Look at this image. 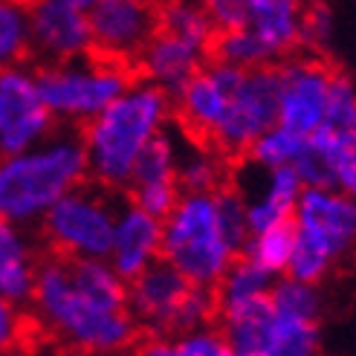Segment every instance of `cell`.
Segmentation results:
<instances>
[{"instance_id":"1","label":"cell","mask_w":356,"mask_h":356,"mask_svg":"<svg viewBox=\"0 0 356 356\" xmlns=\"http://www.w3.org/2000/svg\"><path fill=\"white\" fill-rule=\"evenodd\" d=\"M32 301L47 330L61 336L70 345V353L79 356L128 350L142 333L128 307L113 310L87 298L70 281L67 266L56 252H41L35 261Z\"/></svg>"},{"instance_id":"2","label":"cell","mask_w":356,"mask_h":356,"mask_svg":"<svg viewBox=\"0 0 356 356\" xmlns=\"http://www.w3.org/2000/svg\"><path fill=\"white\" fill-rule=\"evenodd\" d=\"M171 119V99L151 84H136L111 102L99 116L79 124L87 154V177L93 183L124 191L145 142Z\"/></svg>"},{"instance_id":"3","label":"cell","mask_w":356,"mask_h":356,"mask_svg":"<svg viewBox=\"0 0 356 356\" xmlns=\"http://www.w3.org/2000/svg\"><path fill=\"white\" fill-rule=\"evenodd\" d=\"M87 180V154L79 134L44 148L0 159V220L44 218L67 191Z\"/></svg>"},{"instance_id":"4","label":"cell","mask_w":356,"mask_h":356,"mask_svg":"<svg viewBox=\"0 0 356 356\" xmlns=\"http://www.w3.org/2000/svg\"><path fill=\"white\" fill-rule=\"evenodd\" d=\"M296 246L287 275L305 284H318L336 261L356 246V197L336 188L305 186L293 211Z\"/></svg>"},{"instance_id":"5","label":"cell","mask_w":356,"mask_h":356,"mask_svg":"<svg viewBox=\"0 0 356 356\" xmlns=\"http://www.w3.org/2000/svg\"><path fill=\"white\" fill-rule=\"evenodd\" d=\"M159 258L200 287H215L223 278L238 255L223 238L215 194H183L177 200L174 211L163 220Z\"/></svg>"},{"instance_id":"6","label":"cell","mask_w":356,"mask_h":356,"mask_svg":"<svg viewBox=\"0 0 356 356\" xmlns=\"http://www.w3.org/2000/svg\"><path fill=\"white\" fill-rule=\"evenodd\" d=\"M293 168L305 186L336 188L356 197V84L350 76L336 73L327 113L307 136Z\"/></svg>"},{"instance_id":"7","label":"cell","mask_w":356,"mask_h":356,"mask_svg":"<svg viewBox=\"0 0 356 356\" xmlns=\"http://www.w3.org/2000/svg\"><path fill=\"white\" fill-rule=\"evenodd\" d=\"M32 79L47 108L61 119H73L76 128L139 84L128 70L113 67L90 52L76 61L32 64Z\"/></svg>"},{"instance_id":"8","label":"cell","mask_w":356,"mask_h":356,"mask_svg":"<svg viewBox=\"0 0 356 356\" xmlns=\"http://www.w3.org/2000/svg\"><path fill=\"white\" fill-rule=\"evenodd\" d=\"M116 191L93 183L90 177L67 191L41 220L44 252L79 255V258H104L113 249Z\"/></svg>"},{"instance_id":"9","label":"cell","mask_w":356,"mask_h":356,"mask_svg":"<svg viewBox=\"0 0 356 356\" xmlns=\"http://www.w3.org/2000/svg\"><path fill=\"white\" fill-rule=\"evenodd\" d=\"M278 96H281V73L278 64L243 70V79L229 99L226 116L211 139V151L235 163L255 145L270 128L278 124Z\"/></svg>"},{"instance_id":"10","label":"cell","mask_w":356,"mask_h":356,"mask_svg":"<svg viewBox=\"0 0 356 356\" xmlns=\"http://www.w3.org/2000/svg\"><path fill=\"white\" fill-rule=\"evenodd\" d=\"M163 0H99L87 9L90 56L122 67L139 81L136 58L159 29Z\"/></svg>"},{"instance_id":"11","label":"cell","mask_w":356,"mask_h":356,"mask_svg":"<svg viewBox=\"0 0 356 356\" xmlns=\"http://www.w3.org/2000/svg\"><path fill=\"white\" fill-rule=\"evenodd\" d=\"M278 124L298 136H310L327 113L336 70L318 56H290L278 64Z\"/></svg>"},{"instance_id":"12","label":"cell","mask_w":356,"mask_h":356,"mask_svg":"<svg viewBox=\"0 0 356 356\" xmlns=\"http://www.w3.org/2000/svg\"><path fill=\"white\" fill-rule=\"evenodd\" d=\"M56 124L26 67L0 70V159L29 151Z\"/></svg>"},{"instance_id":"13","label":"cell","mask_w":356,"mask_h":356,"mask_svg":"<svg viewBox=\"0 0 356 356\" xmlns=\"http://www.w3.org/2000/svg\"><path fill=\"white\" fill-rule=\"evenodd\" d=\"M194 284L165 258H156L128 284V310L139 330L154 336H177V318Z\"/></svg>"},{"instance_id":"14","label":"cell","mask_w":356,"mask_h":356,"mask_svg":"<svg viewBox=\"0 0 356 356\" xmlns=\"http://www.w3.org/2000/svg\"><path fill=\"white\" fill-rule=\"evenodd\" d=\"M26 17L35 64L76 61L90 52V21L70 0H32Z\"/></svg>"},{"instance_id":"15","label":"cell","mask_w":356,"mask_h":356,"mask_svg":"<svg viewBox=\"0 0 356 356\" xmlns=\"http://www.w3.org/2000/svg\"><path fill=\"white\" fill-rule=\"evenodd\" d=\"M206 64H209V56L203 49L191 47L188 41L177 38V35L159 26L154 32V38L145 44V49L139 52L136 76H139V84L156 87V90H163L174 102Z\"/></svg>"},{"instance_id":"16","label":"cell","mask_w":356,"mask_h":356,"mask_svg":"<svg viewBox=\"0 0 356 356\" xmlns=\"http://www.w3.org/2000/svg\"><path fill=\"white\" fill-rule=\"evenodd\" d=\"M159 246H163V220L151 218L148 211L128 203V209L116 220L113 235V270L119 278L134 281L145 266H151L159 258Z\"/></svg>"},{"instance_id":"17","label":"cell","mask_w":356,"mask_h":356,"mask_svg":"<svg viewBox=\"0 0 356 356\" xmlns=\"http://www.w3.org/2000/svg\"><path fill=\"white\" fill-rule=\"evenodd\" d=\"M301 0H243L246 29H252L273 56L284 61L301 47Z\"/></svg>"},{"instance_id":"18","label":"cell","mask_w":356,"mask_h":356,"mask_svg":"<svg viewBox=\"0 0 356 356\" xmlns=\"http://www.w3.org/2000/svg\"><path fill=\"white\" fill-rule=\"evenodd\" d=\"M223 322V345L232 356H266L275 322V307L270 293L255 296L243 305L226 307L218 313Z\"/></svg>"},{"instance_id":"19","label":"cell","mask_w":356,"mask_h":356,"mask_svg":"<svg viewBox=\"0 0 356 356\" xmlns=\"http://www.w3.org/2000/svg\"><path fill=\"white\" fill-rule=\"evenodd\" d=\"M305 191V183L296 174L293 165L270 168L264 180V191L255 200L246 203V220H249V235L264 232L270 226H278L284 220H293L296 203Z\"/></svg>"},{"instance_id":"20","label":"cell","mask_w":356,"mask_h":356,"mask_svg":"<svg viewBox=\"0 0 356 356\" xmlns=\"http://www.w3.org/2000/svg\"><path fill=\"white\" fill-rule=\"evenodd\" d=\"M148 188H180L177 186V148H174V139L163 128L139 151L131 180L122 194L128 197V194L148 191Z\"/></svg>"},{"instance_id":"21","label":"cell","mask_w":356,"mask_h":356,"mask_svg":"<svg viewBox=\"0 0 356 356\" xmlns=\"http://www.w3.org/2000/svg\"><path fill=\"white\" fill-rule=\"evenodd\" d=\"M61 261L67 266L70 281L87 298L113 310L128 307V284H124V278H119L113 266L102 264L99 258H79V255H61Z\"/></svg>"},{"instance_id":"22","label":"cell","mask_w":356,"mask_h":356,"mask_svg":"<svg viewBox=\"0 0 356 356\" xmlns=\"http://www.w3.org/2000/svg\"><path fill=\"white\" fill-rule=\"evenodd\" d=\"M35 261L21 235L12 229L9 220H0V298L21 301L32 296Z\"/></svg>"},{"instance_id":"23","label":"cell","mask_w":356,"mask_h":356,"mask_svg":"<svg viewBox=\"0 0 356 356\" xmlns=\"http://www.w3.org/2000/svg\"><path fill=\"white\" fill-rule=\"evenodd\" d=\"M209 61L232 64V67H241V70L281 64L273 56V49L246 26H241V29H218L215 38H211V47H209Z\"/></svg>"},{"instance_id":"24","label":"cell","mask_w":356,"mask_h":356,"mask_svg":"<svg viewBox=\"0 0 356 356\" xmlns=\"http://www.w3.org/2000/svg\"><path fill=\"white\" fill-rule=\"evenodd\" d=\"M273 290V273H266L264 266H258L252 258L238 255L229 270L223 273V278L215 284V298H218V313L226 307L243 305V301L255 298V296H266Z\"/></svg>"},{"instance_id":"25","label":"cell","mask_w":356,"mask_h":356,"mask_svg":"<svg viewBox=\"0 0 356 356\" xmlns=\"http://www.w3.org/2000/svg\"><path fill=\"white\" fill-rule=\"evenodd\" d=\"M35 64L29 17L21 0H0V70Z\"/></svg>"},{"instance_id":"26","label":"cell","mask_w":356,"mask_h":356,"mask_svg":"<svg viewBox=\"0 0 356 356\" xmlns=\"http://www.w3.org/2000/svg\"><path fill=\"white\" fill-rule=\"evenodd\" d=\"M293 246H296V223L284 220L278 226H270L264 232L249 235L243 252L246 258H252L258 266H264L266 273H287V264L293 258Z\"/></svg>"},{"instance_id":"27","label":"cell","mask_w":356,"mask_h":356,"mask_svg":"<svg viewBox=\"0 0 356 356\" xmlns=\"http://www.w3.org/2000/svg\"><path fill=\"white\" fill-rule=\"evenodd\" d=\"M223 350H226L223 339H218V336L209 330L188 333L177 342L142 330L139 339L128 348V356H220Z\"/></svg>"},{"instance_id":"28","label":"cell","mask_w":356,"mask_h":356,"mask_svg":"<svg viewBox=\"0 0 356 356\" xmlns=\"http://www.w3.org/2000/svg\"><path fill=\"white\" fill-rule=\"evenodd\" d=\"M316 353H318L316 318H298V316L275 313L266 356H316Z\"/></svg>"},{"instance_id":"29","label":"cell","mask_w":356,"mask_h":356,"mask_svg":"<svg viewBox=\"0 0 356 356\" xmlns=\"http://www.w3.org/2000/svg\"><path fill=\"white\" fill-rule=\"evenodd\" d=\"M305 142H307V136H298L287 128H281V124H275V128H270L261 139H255V145L246 151V159L264 171L293 165L301 156V151H305Z\"/></svg>"},{"instance_id":"30","label":"cell","mask_w":356,"mask_h":356,"mask_svg":"<svg viewBox=\"0 0 356 356\" xmlns=\"http://www.w3.org/2000/svg\"><path fill=\"white\" fill-rule=\"evenodd\" d=\"M215 203H218V220L223 229V238L229 246H232V252L241 255L246 241H249V220H246L243 194L235 188V183H226L215 191Z\"/></svg>"},{"instance_id":"31","label":"cell","mask_w":356,"mask_h":356,"mask_svg":"<svg viewBox=\"0 0 356 356\" xmlns=\"http://www.w3.org/2000/svg\"><path fill=\"white\" fill-rule=\"evenodd\" d=\"M270 298H273L275 313H284V316L318 318V310H322V296H318L316 284H305L296 278H284L273 284Z\"/></svg>"},{"instance_id":"32","label":"cell","mask_w":356,"mask_h":356,"mask_svg":"<svg viewBox=\"0 0 356 356\" xmlns=\"http://www.w3.org/2000/svg\"><path fill=\"white\" fill-rule=\"evenodd\" d=\"M333 9L327 0H305L301 9V47L313 52H325L333 41Z\"/></svg>"},{"instance_id":"33","label":"cell","mask_w":356,"mask_h":356,"mask_svg":"<svg viewBox=\"0 0 356 356\" xmlns=\"http://www.w3.org/2000/svg\"><path fill=\"white\" fill-rule=\"evenodd\" d=\"M70 3H73V6H79V9H84V12H87V9H93V6L99 3V0H70Z\"/></svg>"},{"instance_id":"34","label":"cell","mask_w":356,"mask_h":356,"mask_svg":"<svg viewBox=\"0 0 356 356\" xmlns=\"http://www.w3.org/2000/svg\"><path fill=\"white\" fill-rule=\"evenodd\" d=\"M197 3H200V6L206 9V6H211V3H218V0H197Z\"/></svg>"},{"instance_id":"35","label":"cell","mask_w":356,"mask_h":356,"mask_svg":"<svg viewBox=\"0 0 356 356\" xmlns=\"http://www.w3.org/2000/svg\"><path fill=\"white\" fill-rule=\"evenodd\" d=\"M220 356H232V353H229V348H226V350H223V353H220Z\"/></svg>"},{"instance_id":"36","label":"cell","mask_w":356,"mask_h":356,"mask_svg":"<svg viewBox=\"0 0 356 356\" xmlns=\"http://www.w3.org/2000/svg\"><path fill=\"white\" fill-rule=\"evenodd\" d=\"M64 356H79V353H64Z\"/></svg>"},{"instance_id":"37","label":"cell","mask_w":356,"mask_h":356,"mask_svg":"<svg viewBox=\"0 0 356 356\" xmlns=\"http://www.w3.org/2000/svg\"><path fill=\"white\" fill-rule=\"evenodd\" d=\"M301 3H305V0H301Z\"/></svg>"}]
</instances>
